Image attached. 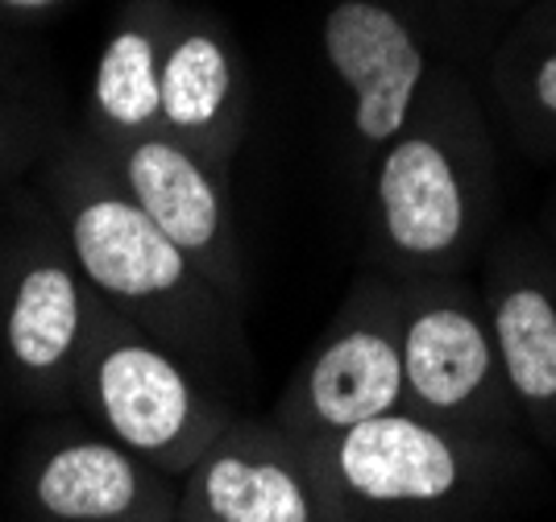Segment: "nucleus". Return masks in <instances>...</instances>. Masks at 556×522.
<instances>
[{
	"mask_svg": "<svg viewBox=\"0 0 556 522\" xmlns=\"http://www.w3.org/2000/svg\"><path fill=\"white\" fill-rule=\"evenodd\" d=\"M482 303L523 428L556 444V257L548 241L528 228L494 237Z\"/></svg>",
	"mask_w": 556,
	"mask_h": 522,
	"instance_id": "obj_13",
	"label": "nucleus"
},
{
	"mask_svg": "<svg viewBox=\"0 0 556 522\" xmlns=\"http://www.w3.org/2000/svg\"><path fill=\"white\" fill-rule=\"evenodd\" d=\"M75 407L170 478H184L237 419V407L195 365L116 311L84 361Z\"/></svg>",
	"mask_w": 556,
	"mask_h": 522,
	"instance_id": "obj_5",
	"label": "nucleus"
},
{
	"mask_svg": "<svg viewBox=\"0 0 556 522\" xmlns=\"http://www.w3.org/2000/svg\"><path fill=\"white\" fill-rule=\"evenodd\" d=\"M175 522H328L316 469L275 419L237 415L179 478Z\"/></svg>",
	"mask_w": 556,
	"mask_h": 522,
	"instance_id": "obj_12",
	"label": "nucleus"
},
{
	"mask_svg": "<svg viewBox=\"0 0 556 522\" xmlns=\"http://www.w3.org/2000/svg\"><path fill=\"white\" fill-rule=\"evenodd\" d=\"M469 4L482 9V13H510V17H515V13H523L532 0H469Z\"/></svg>",
	"mask_w": 556,
	"mask_h": 522,
	"instance_id": "obj_18",
	"label": "nucleus"
},
{
	"mask_svg": "<svg viewBox=\"0 0 556 522\" xmlns=\"http://www.w3.org/2000/svg\"><path fill=\"white\" fill-rule=\"evenodd\" d=\"M307 460L328 522H469L507 489L523 453L399 407Z\"/></svg>",
	"mask_w": 556,
	"mask_h": 522,
	"instance_id": "obj_3",
	"label": "nucleus"
},
{
	"mask_svg": "<svg viewBox=\"0 0 556 522\" xmlns=\"http://www.w3.org/2000/svg\"><path fill=\"white\" fill-rule=\"evenodd\" d=\"M34 191L63 228L75 266L116 316L175 348L204 378L250 365L245 311L129 200L84 129L59 133L38 162Z\"/></svg>",
	"mask_w": 556,
	"mask_h": 522,
	"instance_id": "obj_1",
	"label": "nucleus"
},
{
	"mask_svg": "<svg viewBox=\"0 0 556 522\" xmlns=\"http://www.w3.org/2000/svg\"><path fill=\"white\" fill-rule=\"evenodd\" d=\"M403 407L486 440H519L523 415L498 365L482 291L465 273L399 282Z\"/></svg>",
	"mask_w": 556,
	"mask_h": 522,
	"instance_id": "obj_6",
	"label": "nucleus"
},
{
	"mask_svg": "<svg viewBox=\"0 0 556 522\" xmlns=\"http://www.w3.org/2000/svg\"><path fill=\"white\" fill-rule=\"evenodd\" d=\"M399 407V282L370 266L353 278L337 316L278 394L270 419L312 456L357 423Z\"/></svg>",
	"mask_w": 556,
	"mask_h": 522,
	"instance_id": "obj_7",
	"label": "nucleus"
},
{
	"mask_svg": "<svg viewBox=\"0 0 556 522\" xmlns=\"http://www.w3.org/2000/svg\"><path fill=\"white\" fill-rule=\"evenodd\" d=\"M548 232H553V237H548V250H553V257H556V207H553V225H548Z\"/></svg>",
	"mask_w": 556,
	"mask_h": 522,
	"instance_id": "obj_19",
	"label": "nucleus"
},
{
	"mask_svg": "<svg viewBox=\"0 0 556 522\" xmlns=\"http://www.w3.org/2000/svg\"><path fill=\"white\" fill-rule=\"evenodd\" d=\"M316 46L328 79L345 96L349 162L362 179L374 154L412 125L444 63H437L416 13L399 0H332Z\"/></svg>",
	"mask_w": 556,
	"mask_h": 522,
	"instance_id": "obj_8",
	"label": "nucleus"
},
{
	"mask_svg": "<svg viewBox=\"0 0 556 522\" xmlns=\"http://www.w3.org/2000/svg\"><path fill=\"white\" fill-rule=\"evenodd\" d=\"M75 0H0V25H42L63 17Z\"/></svg>",
	"mask_w": 556,
	"mask_h": 522,
	"instance_id": "obj_17",
	"label": "nucleus"
},
{
	"mask_svg": "<svg viewBox=\"0 0 556 522\" xmlns=\"http://www.w3.org/2000/svg\"><path fill=\"white\" fill-rule=\"evenodd\" d=\"M22 522H175L179 478L146 464L92 419L38 423L13 464Z\"/></svg>",
	"mask_w": 556,
	"mask_h": 522,
	"instance_id": "obj_9",
	"label": "nucleus"
},
{
	"mask_svg": "<svg viewBox=\"0 0 556 522\" xmlns=\"http://www.w3.org/2000/svg\"><path fill=\"white\" fill-rule=\"evenodd\" d=\"M250 129V67L225 17L179 0L159 71V133L229 170Z\"/></svg>",
	"mask_w": 556,
	"mask_h": 522,
	"instance_id": "obj_11",
	"label": "nucleus"
},
{
	"mask_svg": "<svg viewBox=\"0 0 556 522\" xmlns=\"http://www.w3.org/2000/svg\"><path fill=\"white\" fill-rule=\"evenodd\" d=\"M179 0H121L88 84L84 133L92 141L159 133V71Z\"/></svg>",
	"mask_w": 556,
	"mask_h": 522,
	"instance_id": "obj_14",
	"label": "nucleus"
},
{
	"mask_svg": "<svg viewBox=\"0 0 556 522\" xmlns=\"http://www.w3.org/2000/svg\"><path fill=\"white\" fill-rule=\"evenodd\" d=\"M370 266L394 282L465 273L498 212V158L462 71L441 67L407 129L362 170Z\"/></svg>",
	"mask_w": 556,
	"mask_h": 522,
	"instance_id": "obj_2",
	"label": "nucleus"
},
{
	"mask_svg": "<svg viewBox=\"0 0 556 522\" xmlns=\"http://www.w3.org/2000/svg\"><path fill=\"white\" fill-rule=\"evenodd\" d=\"M113 307L75 266L38 191L0 207V382L29 410L75 407V386Z\"/></svg>",
	"mask_w": 556,
	"mask_h": 522,
	"instance_id": "obj_4",
	"label": "nucleus"
},
{
	"mask_svg": "<svg viewBox=\"0 0 556 522\" xmlns=\"http://www.w3.org/2000/svg\"><path fill=\"white\" fill-rule=\"evenodd\" d=\"M92 145L113 166L116 182L129 191V200L191 257V266L232 307L245 311L250 278H245V257L232 228L229 170L191 154L166 133L92 141Z\"/></svg>",
	"mask_w": 556,
	"mask_h": 522,
	"instance_id": "obj_10",
	"label": "nucleus"
},
{
	"mask_svg": "<svg viewBox=\"0 0 556 522\" xmlns=\"http://www.w3.org/2000/svg\"><path fill=\"white\" fill-rule=\"evenodd\" d=\"M59 133L50 129L42 71L29 67L17 46L0 38V187L38 170Z\"/></svg>",
	"mask_w": 556,
	"mask_h": 522,
	"instance_id": "obj_16",
	"label": "nucleus"
},
{
	"mask_svg": "<svg viewBox=\"0 0 556 522\" xmlns=\"http://www.w3.org/2000/svg\"><path fill=\"white\" fill-rule=\"evenodd\" d=\"M490 96L510 137L556 158V0H532L490 59Z\"/></svg>",
	"mask_w": 556,
	"mask_h": 522,
	"instance_id": "obj_15",
	"label": "nucleus"
}]
</instances>
